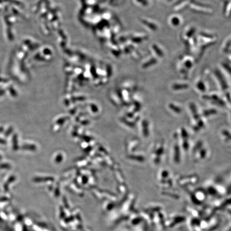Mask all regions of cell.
<instances>
[{"instance_id":"1","label":"cell","mask_w":231,"mask_h":231,"mask_svg":"<svg viewBox=\"0 0 231 231\" xmlns=\"http://www.w3.org/2000/svg\"><path fill=\"white\" fill-rule=\"evenodd\" d=\"M225 134L226 135V136H229V137H231V134H229V133H228V132H225ZM228 138H230V139H231V137H228Z\"/></svg>"}]
</instances>
